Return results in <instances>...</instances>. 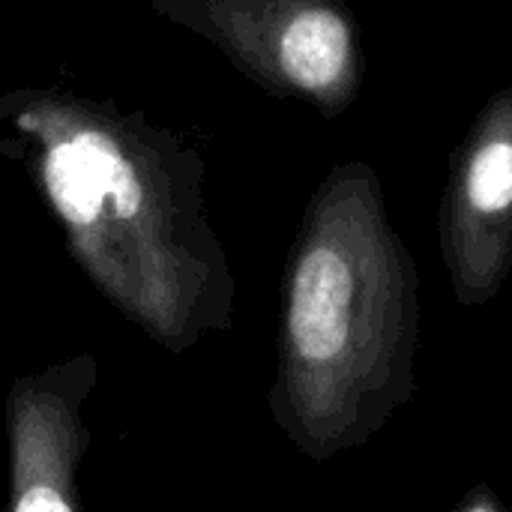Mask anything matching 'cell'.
Wrapping results in <instances>:
<instances>
[{"instance_id":"cell-1","label":"cell","mask_w":512,"mask_h":512,"mask_svg":"<svg viewBox=\"0 0 512 512\" xmlns=\"http://www.w3.org/2000/svg\"><path fill=\"white\" fill-rule=\"evenodd\" d=\"M420 273L378 171L339 165L300 228L273 411L315 462L369 444L417 393Z\"/></svg>"},{"instance_id":"cell-2","label":"cell","mask_w":512,"mask_h":512,"mask_svg":"<svg viewBox=\"0 0 512 512\" xmlns=\"http://www.w3.org/2000/svg\"><path fill=\"white\" fill-rule=\"evenodd\" d=\"M438 243L459 306L501 294L512 273V87L483 102L450 156Z\"/></svg>"},{"instance_id":"cell-3","label":"cell","mask_w":512,"mask_h":512,"mask_svg":"<svg viewBox=\"0 0 512 512\" xmlns=\"http://www.w3.org/2000/svg\"><path fill=\"white\" fill-rule=\"evenodd\" d=\"M18 501L15 512H72L63 483L48 474V465H33L30 447L18 438Z\"/></svg>"},{"instance_id":"cell-4","label":"cell","mask_w":512,"mask_h":512,"mask_svg":"<svg viewBox=\"0 0 512 512\" xmlns=\"http://www.w3.org/2000/svg\"><path fill=\"white\" fill-rule=\"evenodd\" d=\"M453 512H510V507L492 486H477L471 495L462 498V504Z\"/></svg>"}]
</instances>
